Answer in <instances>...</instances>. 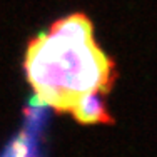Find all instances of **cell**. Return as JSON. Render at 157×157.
<instances>
[{
  "label": "cell",
  "instance_id": "7a4b0ae2",
  "mask_svg": "<svg viewBox=\"0 0 157 157\" xmlns=\"http://www.w3.org/2000/svg\"><path fill=\"white\" fill-rule=\"evenodd\" d=\"M105 94H92L82 99L70 114L78 124H112L114 119L107 110Z\"/></svg>",
  "mask_w": 157,
  "mask_h": 157
},
{
  "label": "cell",
  "instance_id": "6da1fadb",
  "mask_svg": "<svg viewBox=\"0 0 157 157\" xmlns=\"http://www.w3.org/2000/svg\"><path fill=\"white\" fill-rule=\"evenodd\" d=\"M24 70L33 90L32 104L59 114H70L87 95H107L117 80L114 59L97 42L94 24L82 12L57 18L29 40Z\"/></svg>",
  "mask_w": 157,
  "mask_h": 157
}]
</instances>
